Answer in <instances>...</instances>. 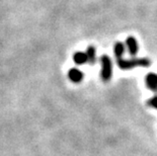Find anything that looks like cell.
I'll list each match as a JSON object with an SVG mask.
<instances>
[{"label":"cell","mask_w":157,"mask_h":156,"mask_svg":"<svg viewBox=\"0 0 157 156\" xmlns=\"http://www.w3.org/2000/svg\"><path fill=\"white\" fill-rule=\"evenodd\" d=\"M117 64L122 70H131L136 67H149L151 65V61L148 58H134L130 60L120 58L117 59Z\"/></svg>","instance_id":"obj_1"},{"label":"cell","mask_w":157,"mask_h":156,"mask_svg":"<svg viewBox=\"0 0 157 156\" xmlns=\"http://www.w3.org/2000/svg\"><path fill=\"white\" fill-rule=\"evenodd\" d=\"M101 78L105 82H108L112 79L113 76V62L108 55H102L101 57Z\"/></svg>","instance_id":"obj_2"},{"label":"cell","mask_w":157,"mask_h":156,"mask_svg":"<svg viewBox=\"0 0 157 156\" xmlns=\"http://www.w3.org/2000/svg\"><path fill=\"white\" fill-rule=\"evenodd\" d=\"M125 43H126V47L128 49L129 54L133 56V57H135V56L138 54V51H139V45H138L137 40L134 38V36H130L126 39Z\"/></svg>","instance_id":"obj_3"},{"label":"cell","mask_w":157,"mask_h":156,"mask_svg":"<svg viewBox=\"0 0 157 156\" xmlns=\"http://www.w3.org/2000/svg\"><path fill=\"white\" fill-rule=\"evenodd\" d=\"M83 77H84V74L78 68H72L68 71V78L73 83H80L83 80Z\"/></svg>","instance_id":"obj_4"},{"label":"cell","mask_w":157,"mask_h":156,"mask_svg":"<svg viewBox=\"0 0 157 156\" xmlns=\"http://www.w3.org/2000/svg\"><path fill=\"white\" fill-rule=\"evenodd\" d=\"M146 85L150 90L157 92V74L156 73H149L145 78Z\"/></svg>","instance_id":"obj_5"},{"label":"cell","mask_w":157,"mask_h":156,"mask_svg":"<svg viewBox=\"0 0 157 156\" xmlns=\"http://www.w3.org/2000/svg\"><path fill=\"white\" fill-rule=\"evenodd\" d=\"M85 54L87 56V63H89L90 65H93L96 63V49L94 46H88L86 48Z\"/></svg>","instance_id":"obj_6"},{"label":"cell","mask_w":157,"mask_h":156,"mask_svg":"<svg viewBox=\"0 0 157 156\" xmlns=\"http://www.w3.org/2000/svg\"><path fill=\"white\" fill-rule=\"evenodd\" d=\"M73 61L76 65H83L87 63V56H86L85 52H76L73 55Z\"/></svg>","instance_id":"obj_7"},{"label":"cell","mask_w":157,"mask_h":156,"mask_svg":"<svg viewBox=\"0 0 157 156\" xmlns=\"http://www.w3.org/2000/svg\"><path fill=\"white\" fill-rule=\"evenodd\" d=\"M125 51H126V46L122 42H117L115 46H113V53H115L116 59L123 58V55Z\"/></svg>","instance_id":"obj_8"},{"label":"cell","mask_w":157,"mask_h":156,"mask_svg":"<svg viewBox=\"0 0 157 156\" xmlns=\"http://www.w3.org/2000/svg\"><path fill=\"white\" fill-rule=\"evenodd\" d=\"M147 104H148L149 107L157 109V95L153 96V97H151V98H149L148 101H147Z\"/></svg>","instance_id":"obj_9"}]
</instances>
